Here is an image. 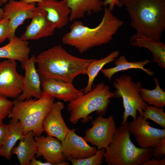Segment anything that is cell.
<instances>
[{
    "instance_id": "1",
    "label": "cell",
    "mask_w": 165,
    "mask_h": 165,
    "mask_svg": "<svg viewBox=\"0 0 165 165\" xmlns=\"http://www.w3.org/2000/svg\"><path fill=\"white\" fill-rule=\"evenodd\" d=\"M35 58L42 81L53 79L69 83L80 75H86L88 66L95 59L73 56L60 45L42 51Z\"/></svg>"
},
{
    "instance_id": "2",
    "label": "cell",
    "mask_w": 165,
    "mask_h": 165,
    "mask_svg": "<svg viewBox=\"0 0 165 165\" xmlns=\"http://www.w3.org/2000/svg\"><path fill=\"white\" fill-rule=\"evenodd\" d=\"M123 24L105 7L101 20L97 26L90 28L81 21L74 20L69 31L63 36L62 42L83 53L92 48L109 43Z\"/></svg>"
},
{
    "instance_id": "3",
    "label": "cell",
    "mask_w": 165,
    "mask_h": 165,
    "mask_svg": "<svg viewBox=\"0 0 165 165\" xmlns=\"http://www.w3.org/2000/svg\"><path fill=\"white\" fill-rule=\"evenodd\" d=\"M136 33L160 42L165 29V0H119Z\"/></svg>"
},
{
    "instance_id": "4",
    "label": "cell",
    "mask_w": 165,
    "mask_h": 165,
    "mask_svg": "<svg viewBox=\"0 0 165 165\" xmlns=\"http://www.w3.org/2000/svg\"><path fill=\"white\" fill-rule=\"evenodd\" d=\"M128 123L116 128L112 141L105 149L108 165H139L153 157L154 148L136 146L131 141Z\"/></svg>"
},
{
    "instance_id": "5",
    "label": "cell",
    "mask_w": 165,
    "mask_h": 165,
    "mask_svg": "<svg viewBox=\"0 0 165 165\" xmlns=\"http://www.w3.org/2000/svg\"><path fill=\"white\" fill-rule=\"evenodd\" d=\"M54 98L42 95L39 99L32 98L23 101L15 99L8 117L12 121H19L24 135L32 131L34 137L41 135L43 131L44 119L53 104Z\"/></svg>"
},
{
    "instance_id": "6",
    "label": "cell",
    "mask_w": 165,
    "mask_h": 165,
    "mask_svg": "<svg viewBox=\"0 0 165 165\" xmlns=\"http://www.w3.org/2000/svg\"><path fill=\"white\" fill-rule=\"evenodd\" d=\"M113 97L114 93L110 90L109 86L102 82L98 83L91 91L68 104L70 123L75 124L81 119L82 123H87L91 118L90 115L94 112L98 115L103 116Z\"/></svg>"
},
{
    "instance_id": "7",
    "label": "cell",
    "mask_w": 165,
    "mask_h": 165,
    "mask_svg": "<svg viewBox=\"0 0 165 165\" xmlns=\"http://www.w3.org/2000/svg\"><path fill=\"white\" fill-rule=\"evenodd\" d=\"M113 86L116 89L114 92L115 97L122 98L124 108L121 125L128 123L127 120L129 116L135 119L138 112L143 116L148 105L143 101L140 94L139 90L142 88L141 82H135L131 76L124 75L116 79Z\"/></svg>"
},
{
    "instance_id": "8",
    "label": "cell",
    "mask_w": 165,
    "mask_h": 165,
    "mask_svg": "<svg viewBox=\"0 0 165 165\" xmlns=\"http://www.w3.org/2000/svg\"><path fill=\"white\" fill-rule=\"evenodd\" d=\"M150 124L147 119L140 115L135 119L128 122L129 131L141 148H154L162 139L165 138V128H155L151 126Z\"/></svg>"
},
{
    "instance_id": "9",
    "label": "cell",
    "mask_w": 165,
    "mask_h": 165,
    "mask_svg": "<svg viewBox=\"0 0 165 165\" xmlns=\"http://www.w3.org/2000/svg\"><path fill=\"white\" fill-rule=\"evenodd\" d=\"M92 125L85 131L84 139L96 146L97 149H106L110 144L116 128L113 116L104 118L99 115L93 121Z\"/></svg>"
},
{
    "instance_id": "10",
    "label": "cell",
    "mask_w": 165,
    "mask_h": 165,
    "mask_svg": "<svg viewBox=\"0 0 165 165\" xmlns=\"http://www.w3.org/2000/svg\"><path fill=\"white\" fill-rule=\"evenodd\" d=\"M24 76L17 71L16 61L0 62V94L6 97L17 98L22 92Z\"/></svg>"
},
{
    "instance_id": "11",
    "label": "cell",
    "mask_w": 165,
    "mask_h": 165,
    "mask_svg": "<svg viewBox=\"0 0 165 165\" xmlns=\"http://www.w3.org/2000/svg\"><path fill=\"white\" fill-rule=\"evenodd\" d=\"M35 56L32 55L30 58L21 64L25 70V75L22 82V92L18 100L23 101L32 97L40 98L42 96V81L36 68Z\"/></svg>"
},
{
    "instance_id": "12",
    "label": "cell",
    "mask_w": 165,
    "mask_h": 165,
    "mask_svg": "<svg viewBox=\"0 0 165 165\" xmlns=\"http://www.w3.org/2000/svg\"><path fill=\"white\" fill-rule=\"evenodd\" d=\"M76 129H70L61 141L62 152L66 159H80L94 154L97 151L96 147L89 145L83 137L76 133Z\"/></svg>"
},
{
    "instance_id": "13",
    "label": "cell",
    "mask_w": 165,
    "mask_h": 165,
    "mask_svg": "<svg viewBox=\"0 0 165 165\" xmlns=\"http://www.w3.org/2000/svg\"><path fill=\"white\" fill-rule=\"evenodd\" d=\"M37 148L36 156H42L47 162L53 165H68L65 161L62 149L61 142L53 137L35 136L34 137Z\"/></svg>"
},
{
    "instance_id": "14",
    "label": "cell",
    "mask_w": 165,
    "mask_h": 165,
    "mask_svg": "<svg viewBox=\"0 0 165 165\" xmlns=\"http://www.w3.org/2000/svg\"><path fill=\"white\" fill-rule=\"evenodd\" d=\"M36 7L35 3H28L23 0H9L5 5L3 8V16L7 17L9 20L11 39L16 36V30L20 25L26 20L31 19Z\"/></svg>"
},
{
    "instance_id": "15",
    "label": "cell",
    "mask_w": 165,
    "mask_h": 165,
    "mask_svg": "<svg viewBox=\"0 0 165 165\" xmlns=\"http://www.w3.org/2000/svg\"><path fill=\"white\" fill-rule=\"evenodd\" d=\"M64 107L63 102H54L45 116L42 123L43 131L47 136L55 137L61 142L70 130L62 116L61 111Z\"/></svg>"
},
{
    "instance_id": "16",
    "label": "cell",
    "mask_w": 165,
    "mask_h": 165,
    "mask_svg": "<svg viewBox=\"0 0 165 165\" xmlns=\"http://www.w3.org/2000/svg\"><path fill=\"white\" fill-rule=\"evenodd\" d=\"M41 88L42 95L50 96L69 103L84 94L83 89H77L72 83L53 79L42 81Z\"/></svg>"
},
{
    "instance_id": "17",
    "label": "cell",
    "mask_w": 165,
    "mask_h": 165,
    "mask_svg": "<svg viewBox=\"0 0 165 165\" xmlns=\"http://www.w3.org/2000/svg\"><path fill=\"white\" fill-rule=\"evenodd\" d=\"M31 21L20 37L23 39L36 40L52 36L56 28L49 20L46 12L37 6Z\"/></svg>"
},
{
    "instance_id": "18",
    "label": "cell",
    "mask_w": 165,
    "mask_h": 165,
    "mask_svg": "<svg viewBox=\"0 0 165 165\" xmlns=\"http://www.w3.org/2000/svg\"><path fill=\"white\" fill-rule=\"evenodd\" d=\"M37 7L46 12L47 19L56 28H62L69 21L71 10L64 0H43L37 3Z\"/></svg>"
},
{
    "instance_id": "19",
    "label": "cell",
    "mask_w": 165,
    "mask_h": 165,
    "mask_svg": "<svg viewBox=\"0 0 165 165\" xmlns=\"http://www.w3.org/2000/svg\"><path fill=\"white\" fill-rule=\"evenodd\" d=\"M29 44L28 41L15 36L7 44L0 47V58L17 61L22 64L29 58Z\"/></svg>"
},
{
    "instance_id": "20",
    "label": "cell",
    "mask_w": 165,
    "mask_h": 165,
    "mask_svg": "<svg viewBox=\"0 0 165 165\" xmlns=\"http://www.w3.org/2000/svg\"><path fill=\"white\" fill-rule=\"evenodd\" d=\"M130 42L133 46L147 48L152 53L154 61L165 68V45L161 41L157 42L135 33L130 37Z\"/></svg>"
},
{
    "instance_id": "21",
    "label": "cell",
    "mask_w": 165,
    "mask_h": 165,
    "mask_svg": "<svg viewBox=\"0 0 165 165\" xmlns=\"http://www.w3.org/2000/svg\"><path fill=\"white\" fill-rule=\"evenodd\" d=\"M71 10L69 21L81 19L85 15L100 12L103 6L101 0H64Z\"/></svg>"
},
{
    "instance_id": "22",
    "label": "cell",
    "mask_w": 165,
    "mask_h": 165,
    "mask_svg": "<svg viewBox=\"0 0 165 165\" xmlns=\"http://www.w3.org/2000/svg\"><path fill=\"white\" fill-rule=\"evenodd\" d=\"M32 131L24 135L18 145L14 146L11 153L16 155L20 165H29L37 150L35 142Z\"/></svg>"
},
{
    "instance_id": "23",
    "label": "cell",
    "mask_w": 165,
    "mask_h": 165,
    "mask_svg": "<svg viewBox=\"0 0 165 165\" xmlns=\"http://www.w3.org/2000/svg\"><path fill=\"white\" fill-rule=\"evenodd\" d=\"M22 128L19 121H12L6 125L2 146L0 149V156L10 160L11 150L17 141L23 136Z\"/></svg>"
},
{
    "instance_id": "24",
    "label": "cell",
    "mask_w": 165,
    "mask_h": 165,
    "mask_svg": "<svg viewBox=\"0 0 165 165\" xmlns=\"http://www.w3.org/2000/svg\"><path fill=\"white\" fill-rule=\"evenodd\" d=\"M151 62V61L148 59L145 61L130 62L127 60L124 55H123L116 58L114 64L116 65L115 67L102 69L101 71L110 81L112 76L116 73L131 69H141L148 75L152 76L154 75V72L144 68L145 66Z\"/></svg>"
},
{
    "instance_id": "25",
    "label": "cell",
    "mask_w": 165,
    "mask_h": 165,
    "mask_svg": "<svg viewBox=\"0 0 165 165\" xmlns=\"http://www.w3.org/2000/svg\"><path fill=\"white\" fill-rule=\"evenodd\" d=\"M119 54L118 50L111 52L106 57L99 60L95 59L88 67L86 75L88 81L86 87L83 89L84 94L91 91L93 82L98 73L103 67L107 64L115 61Z\"/></svg>"
},
{
    "instance_id": "26",
    "label": "cell",
    "mask_w": 165,
    "mask_h": 165,
    "mask_svg": "<svg viewBox=\"0 0 165 165\" xmlns=\"http://www.w3.org/2000/svg\"><path fill=\"white\" fill-rule=\"evenodd\" d=\"M156 86L153 90L141 88L139 90L140 95L143 100L149 105L163 108L165 106V92L160 86L158 79L153 78Z\"/></svg>"
},
{
    "instance_id": "27",
    "label": "cell",
    "mask_w": 165,
    "mask_h": 165,
    "mask_svg": "<svg viewBox=\"0 0 165 165\" xmlns=\"http://www.w3.org/2000/svg\"><path fill=\"white\" fill-rule=\"evenodd\" d=\"M143 116L146 119L152 120L165 128V113L163 108L148 105L143 112Z\"/></svg>"
},
{
    "instance_id": "28",
    "label": "cell",
    "mask_w": 165,
    "mask_h": 165,
    "mask_svg": "<svg viewBox=\"0 0 165 165\" xmlns=\"http://www.w3.org/2000/svg\"><path fill=\"white\" fill-rule=\"evenodd\" d=\"M105 152V149L102 148L97 149L93 155L85 158L78 160L68 158L66 160L73 165H101L103 163Z\"/></svg>"
},
{
    "instance_id": "29",
    "label": "cell",
    "mask_w": 165,
    "mask_h": 165,
    "mask_svg": "<svg viewBox=\"0 0 165 165\" xmlns=\"http://www.w3.org/2000/svg\"><path fill=\"white\" fill-rule=\"evenodd\" d=\"M11 38V28L9 18L6 16L0 20V43Z\"/></svg>"
},
{
    "instance_id": "30",
    "label": "cell",
    "mask_w": 165,
    "mask_h": 165,
    "mask_svg": "<svg viewBox=\"0 0 165 165\" xmlns=\"http://www.w3.org/2000/svg\"><path fill=\"white\" fill-rule=\"evenodd\" d=\"M13 106V101L0 94V120H3L10 112Z\"/></svg>"
},
{
    "instance_id": "31",
    "label": "cell",
    "mask_w": 165,
    "mask_h": 165,
    "mask_svg": "<svg viewBox=\"0 0 165 165\" xmlns=\"http://www.w3.org/2000/svg\"><path fill=\"white\" fill-rule=\"evenodd\" d=\"M165 155V138L162 139L154 148L153 157L161 158Z\"/></svg>"
},
{
    "instance_id": "32",
    "label": "cell",
    "mask_w": 165,
    "mask_h": 165,
    "mask_svg": "<svg viewBox=\"0 0 165 165\" xmlns=\"http://www.w3.org/2000/svg\"><path fill=\"white\" fill-rule=\"evenodd\" d=\"M165 158H157L152 157L151 159L146 160L140 165H165Z\"/></svg>"
},
{
    "instance_id": "33",
    "label": "cell",
    "mask_w": 165,
    "mask_h": 165,
    "mask_svg": "<svg viewBox=\"0 0 165 165\" xmlns=\"http://www.w3.org/2000/svg\"><path fill=\"white\" fill-rule=\"evenodd\" d=\"M103 5L105 7L108 6V9L112 12L116 6L119 7L123 6L119 0H105L103 1Z\"/></svg>"
},
{
    "instance_id": "34",
    "label": "cell",
    "mask_w": 165,
    "mask_h": 165,
    "mask_svg": "<svg viewBox=\"0 0 165 165\" xmlns=\"http://www.w3.org/2000/svg\"><path fill=\"white\" fill-rule=\"evenodd\" d=\"M29 165H53L49 162L46 161L44 162L42 161L37 160L34 156L31 159Z\"/></svg>"
},
{
    "instance_id": "35",
    "label": "cell",
    "mask_w": 165,
    "mask_h": 165,
    "mask_svg": "<svg viewBox=\"0 0 165 165\" xmlns=\"http://www.w3.org/2000/svg\"><path fill=\"white\" fill-rule=\"evenodd\" d=\"M6 124L3 123L0 126V149L2 146V141L5 132Z\"/></svg>"
},
{
    "instance_id": "36",
    "label": "cell",
    "mask_w": 165,
    "mask_h": 165,
    "mask_svg": "<svg viewBox=\"0 0 165 165\" xmlns=\"http://www.w3.org/2000/svg\"><path fill=\"white\" fill-rule=\"evenodd\" d=\"M9 0H1L3 4L6 3ZM25 2L28 3H35V2H39L43 0H23Z\"/></svg>"
},
{
    "instance_id": "37",
    "label": "cell",
    "mask_w": 165,
    "mask_h": 165,
    "mask_svg": "<svg viewBox=\"0 0 165 165\" xmlns=\"http://www.w3.org/2000/svg\"><path fill=\"white\" fill-rule=\"evenodd\" d=\"M4 11L3 8H0V20L3 17Z\"/></svg>"
},
{
    "instance_id": "38",
    "label": "cell",
    "mask_w": 165,
    "mask_h": 165,
    "mask_svg": "<svg viewBox=\"0 0 165 165\" xmlns=\"http://www.w3.org/2000/svg\"><path fill=\"white\" fill-rule=\"evenodd\" d=\"M3 3L2 2L1 0H0V7L2 6Z\"/></svg>"
},
{
    "instance_id": "39",
    "label": "cell",
    "mask_w": 165,
    "mask_h": 165,
    "mask_svg": "<svg viewBox=\"0 0 165 165\" xmlns=\"http://www.w3.org/2000/svg\"><path fill=\"white\" fill-rule=\"evenodd\" d=\"M3 123V120H0V126L2 125Z\"/></svg>"
}]
</instances>
